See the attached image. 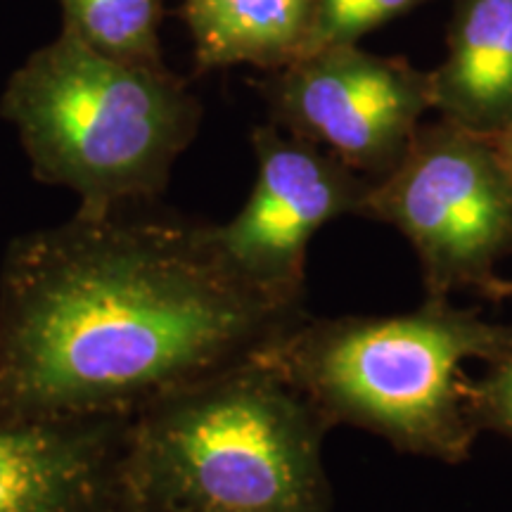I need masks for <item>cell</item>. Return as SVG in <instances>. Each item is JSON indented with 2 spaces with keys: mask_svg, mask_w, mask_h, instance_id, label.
Wrapping results in <instances>:
<instances>
[{
  "mask_svg": "<svg viewBox=\"0 0 512 512\" xmlns=\"http://www.w3.org/2000/svg\"><path fill=\"white\" fill-rule=\"evenodd\" d=\"M306 313L240 278L209 226L76 211L0 264V425L128 422Z\"/></svg>",
  "mask_w": 512,
  "mask_h": 512,
  "instance_id": "6da1fadb",
  "label": "cell"
},
{
  "mask_svg": "<svg viewBox=\"0 0 512 512\" xmlns=\"http://www.w3.org/2000/svg\"><path fill=\"white\" fill-rule=\"evenodd\" d=\"M330 425L259 356L126 422V494L155 512H332Z\"/></svg>",
  "mask_w": 512,
  "mask_h": 512,
  "instance_id": "7a4b0ae2",
  "label": "cell"
},
{
  "mask_svg": "<svg viewBox=\"0 0 512 512\" xmlns=\"http://www.w3.org/2000/svg\"><path fill=\"white\" fill-rule=\"evenodd\" d=\"M512 347V325L425 297L394 316L306 313L259 351L332 427L382 437L408 456L460 465L479 427L467 406V361L489 366Z\"/></svg>",
  "mask_w": 512,
  "mask_h": 512,
  "instance_id": "3957f363",
  "label": "cell"
},
{
  "mask_svg": "<svg viewBox=\"0 0 512 512\" xmlns=\"http://www.w3.org/2000/svg\"><path fill=\"white\" fill-rule=\"evenodd\" d=\"M0 117L34 178L79 195V214L105 216L166 188L202 107L164 64L102 55L62 29L10 76Z\"/></svg>",
  "mask_w": 512,
  "mask_h": 512,
  "instance_id": "277c9868",
  "label": "cell"
},
{
  "mask_svg": "<svg viewBox=\"0 0 512 512\" xmlns=\"http://www.w3.org/2000/svg\"><path fill=\"white\" fill-rule=\"evenodd\" d=\"M366 216L411 242L425 297L484 294L512 254V171L489 136L444 119L373 181Z\"/></svg>",
  "mask_w": 512,
  "mask_h": 512,
  "instance_id": "5b68a950",
  "label": "cell"
},
{
  "mask_svg": "<svg viewBox=\"0 0 512 512\" xmlns=\"http://www.w3.org/2000/svg\"><path fill=\"white\" fill-rule=\"evenodd\" d=\"M264 93L275 126L375 181L401 162L422 114L434 107L432 74L356 43L316 50L275 69Z\"/></svg>",
  "mask_w": 512,
  "mask_h": 512,
  "instance_id": "8992f818",
  "label": "cell"
},
{
  "mask_svg": "<svg viewBox=\"0 0 512 512\" xmlns=\"http://www.w3.org/2000/svg\"><path fill=\"white\" fill-rule=\"evenodd\" d=\"M256 181L245 207L209 238L240 278L285 304L304 306L313 235L342 216H366L370 181L309 140L275 124L252 133Z\"/></svg>",
  "mask_w": 512,
  "mask_h": 512,
  "instance_id": "52a82bcc",
  "label": "cell"
},
{
  "mask_svg": "<svg viewBox=\"0 0 512 512\" xmlns=\"http://www.w3.org/2000/svg\"><path fill=\"white\" fill-rule=\"evenodd\" d=\"M124 434V420L0 425V512L117 508Z\"/></svg>",
  "mask_w": 512,
  "mask_h": 512,
  "instance_id": "ba28073f",
  "label": "cell"
},
{
  "mask_svg": "<svg viewBox=\"0 0 512 512\" xmlns=\"http://www.w3.org/2000/svg\"><path fill=\"white\" fill-rule=\"evenodd\" d=\"M434 107L467 131L496 136L512 121V0H460Z\"/></svg>",
  "mask_w": 512,
  "mask_h": 512,
  "instance_id": "9c48e42d",
  "label": "cell"
},
{
  "mask_svg": "<svg viewBox=\"0 0 512 512\" xmlns=\"http://www.w3.org/2000/svg\"><path fill=\"white\" fill-rule=\"evenodd\" d=\"M316 0H188L185 22L200 69H283L309 55Z\"/></svg>",
  "mask_w": 512,
  "mask_h": 512,
  "instance_id": "30bf717a",
  "label": "cell"
},
{
  "mask_svg": "<svg viewBox=\"0 0 512 512\" xmlns=\"http://www.w3.org/2000/svg\"><path fill=\"white\" fill-rule=\"evenodd\" d=\"M64 29L86 46L124 62L162 67V0H60Z\"/></svg>",
  "mask_w": 512,
  "mask_h": 512,
  "instance_id": "8fae6325",
  "label": "cell"
},
{
  "mask_svg": "<svg viewBox=\"0 0 512 512\" xmlns=\"http://www.w3.org/2000/svg\"><path fill=\"white\" fill-rule=\"evenodd\" d=\"M420 3L425 0H316L309 53L342 43H356L370 29Z\"/></svg>",
  "mask_w": 512,
  "mask_h": 512,
  "instance_id": "7c38bea8",
  "label": "cell"
},
{
  "mask_svg": "<svg viewBox=\"0 0 512 512\" xmlns=\"http://www.w3.org/2000/svg\"><path fill=\"white\" fill-rule=\"evenodd\" d=\"M467 406L479 432H496L512 441V347L465 384Z\"/></svg>",
  "mask_w": 512,
  "mask_h": 512,
  "instance_id": "4fadbf2b",
  "label": "cell"
},
{
  "mask_svg": "<svg viewBox=\"0 0 512 512\" xmlns=\"http://www.w3.org/2000/svg\"><path fill=\"white\" fill-rule=\"evenodd\" d=\"M491 140H494V145H496V150L501 152V157L505 159V164L510 166V171H512V121L508 126H503L501 131L496 133V136H489Z\"/></svg>",
  "mask_w": 512,
  "mask_h": 512,
  "instance_id": "5bb4252c",
  "label": "cell"
},
{
  "mask_svg": "<svg viewBox=\"0 0 512 512\" xmlns=\"http://www.w3.org/2000/svg\"><path fill=\"white\" fill-rule=\"evenodd\" d=\"M482 297H486V299H510L512 297V280L494 278V283L486 287Z\"/></svg>",
  "mask_w": 512,
  "mask_h": 512,
  "instance_id": "9a60e30c",
  "label": "cell"
},
{
  "mask_svg": "<svg viewBox=\"0 0 512 512\" xmlns=\"http://www.w3.org/2000/svg\"><path fill=\"white\" fill-rule=\"evenodd\" d=\"M110 512H155V510H147V508H143V505H138L136 501H133L131 496L126 494V498L124 501H121L117 508H112Z\"/></svg>",
  "mask_w": 512,
  "mask_h": 512,
  "instance_id": "2e32d148",
  "label": "cell"
}]
</instances>
